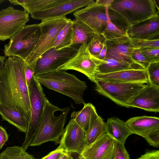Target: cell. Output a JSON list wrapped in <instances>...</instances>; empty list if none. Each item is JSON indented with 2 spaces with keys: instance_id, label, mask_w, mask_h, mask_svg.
Masks as SVG:
<instances>
[{
  "instance_id": "11",
  "label": "cell",
  "mask_w": 159,
  "mask_h": 159,
  "mask_svg": "<svg viewBox=\"0 0 159 159\" xmlns=\"http://www.w3.org/2000/svg\"><path fill=\"white\" fill-rule=\"evenodd\" d=\"M107 6L96 0L81 9L74 12L75 19L89 26L96 33L102 34L107 22Z\"/></svg>"
},
{
  "instance_id": "33",
  "label": "cell",
  "mask_w": 159,
  "mask_h": 159,
  "mask_svg": "<svg viewBox=\"0 0 159 159\" xmlns=\"http://www.w3.org/2000/svg\"><path fill=\"white\" fill-rule=\"evenodd\" d=\"M130 39L135 48L140 49L148 47L159 48V39Z\"/></svg>"
},
{
  "instance_id": "18",
  "label": "cell",
  "mask_w": 159,
  "mask_h": 159,
  "mask_svg": "<svg viewBox=\"0 0 159 159\" xmlns=\"http://www.w3.org/2000/svg\"><path fill=\"white\" fill-rule=\"evenodd\" d=\"M95 79L112 83L148 82L146 69H130L107 74H97Z\"/></svg>"
},
{
  "instance_id": "38",
  "label": "cell",
  "mask_w": 159,
  "mask_h": 159,
  "mask_svg": "<svg viewBox=\"0 0 159 159\" xmlns=\"http://www.w3.org/2000/svg\"><path fill=\"white\" fill-rule=\"evenodd\" d=\"M63 151L57 147L41 159H59Z\"/></svg>"
},
{
  "instance_id": "9",
  "label": "cell",
  "mask_w": 159,
  "mask_h": 159,
  "mask_svg": "<svg viewBox=\"0 0 159 159\" xmlns=\"http://www.w3.org/2000/svg\"><path fill=\"white\" fill-rule=\"evenodd\" d=\"M78 48L72 45L60 50L52 47L47 50L36 61L33 69L34 76L57 70L75 54Z\"/></svg>"
},
{
  "instance_id": "19",
  "label": "cell",
  "mask_w": 159,
  "mask_h": 159,
  "mask_svg": "<svg viewBox=\"0 0 159 159\" xmlns=\"http://www.w3.org/2000/svg\"><path fill=\"white\" fill-rule=\"evenodd\" d=\"M131 107H137L145 111L159 112V87L148 82L133 98Z\"/></svg>"
},
{
  "instance_id": "6",
  "label": "cell",
  "mask_w": 159,
  "mask_h": 159,
  "mask_svg": "<svg viewBox=\"0 0 159 159\" xmlns=\"http://www.w3.org/2000/svg\"><path fill=\"white\" fill-rule=\"evenodd\" d=\"M31 117L25 140L21 147L25 151L33 139L38 130L47 101L42 85L33 75L28 86Z\"/></svg>"
},
{
  "instance_id": "45",
  "label": "cell",
  "mask_w": 159,
  "mask_h": 159,
  "mask_svg": "<svg viewBox=\"0 0 159 159\" xmlns=\"http://www.w3.org/2000/svg\"><path fill=\"white\" fill-rule=\"evenodd\" d=\"M76 159H85V158L81 156L80 155H79V156Z\"/></svg>"
},
{
  "instance_id": "40",
  "label": "cell",
  "mask_w": 159,
  "mask_h": 159,
  "mask_svg": "<svg viewBox=\"0 0 159 159\" xmlns=\"http://www.w3.org/2000/svg\"><path fill=\"white\" fill-rule=\"evenodd\" d=\"M34 72L33 69L27 64L25 72V76L28 87L30 84L32 78L34 75Z\"/></svg>"
},
{
  "instance_id": "16",
  "label": "cell",
  "mask_w": 159,
  "mask_h": 159,
  "mask_svg": "<svg viewBox=\"0 0 159 159\" xmlns=\"http://www.w3.org/2000/svg\"><path fill=\"white\" fill-rule=\"evenodd\" d=\"M115 140L105 133L85 147L79 155L85 159H114Z\"/></svg>"
},
{
  "instance_id": "5",
  "label": "cell",
  "mask_w": 159,
  "mask_h": 159,
  "mask_svg": "<svg viewBox=\"0 0 159 159\" xmlns=\"http://www.w3.org/2000/svg\"><path fill=\"white\" fill-rule=\"evenodd\" d=\"M41 34L39 24L25 25L5 45V56H15L25 61L32 52Z\"/></svg>"
},
{
  "instance_id": "2",
  "label": "cell",
  "mask_w": 159,
  "mask_h": 159,
  "mask_svg": "<svg viewBox=\"0 0 159 159\" xmlns=\"http://www.w3.org/2000/svg\"><path fill=\"white\" fill-rule=\"evenodd\" d=\"M70 108H61L48 100L35 136L29 146H39L49 141L59 143Z\"/></svg>"
},
{
  "instance_id": "30",
  "label": "cell",
  "mask_w": 159,
  "mask_h": 159,
  "mask_svg": "<svg viewBox=\"0 0 159 159\" xmlns=\"http://www.w3.org/2000/svg\"><path fill=\"white\" fill-rule=\"evenodd\" d=\"M106 39L102 34L97 33L88 45L89 51L91 55L94 57L98 56L103 48Z\"/></svg>"
},
{
  "instance_id": "25",
  "label": "cell",
  "mask_w": 159,
  "mask_h": 159,
  "mask_svg": "<svg viewBox=\"0 0 159 159\" xmlns=\"http://www.w3.org/2000/svg\"><path fill=\"white\" fill-rule=\"evenodd\" d=\"M72 21L74 32L72 45L83 43L88 44L97 33L85 24L76 19Z\"/></svg>"
},
{
  "instance_id": "32",
  "label": "cell",
  "mask_w": 159,
  "mask_h": 159,
  "mask_svg": "<svg viewBox=\"0 0 159 159\" xmlns=\"http://www.w3.org/2000/svg\"><path fill=\"white\" fill-rule=\"evenodd\" d=\"M139 49L150 63L159 62V48L148 47Z\"/></svg>"
},
{
  "instance_id": "10",
  "label": "cell",
  "mask_w": 159,
  "mask_h": 159,
  "mask_svg": "<svg viewBox=\"0 0 159 159\" xmlns=\"http://www.w3.org/2000/svg\"><path fill=\"white\" fill-rule=\"evenodd\" d=\"M88 44H81L75 54L67 62L58 68L57 70H74L85 75L91 81L95 82L97 68L99 63L89 52Z\"/></svg>"
},
{
  "instance_id": "21",
  "label": "cell",
  "mask_w": 159,
  "mask_h": 159,
  "mask_svg": "<svg viewBox=\"0 0 159 159\" xmlns=\"http://www.w3.org/2000/svg\"><path fill=\"white\" fill-rule=\"evenodd\" d=\"M105 129L106 133L115 140L124 144L128 137L133 134L125 122L115 117L107 119Z\"/></svg>"
},
{
  "instance_id": "4",
  "label": "cell",
  "mask_w": 159,
  "mask_h": 159,
  "mask_svg": "<svg viewBox=\"0 0 159 159\" xmlns=\"http://www.w3.org/2000/svg\"><path fill=\"white\" fill-rule=\"evenodd\" d=\"M159 0H112L108 7L129 25L159 14Z\"/></svg>"
},
{
  "instance_id": "36",
  "label": "cell",
  "mask_w": 159,
  "mask_h": 159,
  "mask_svg": "<svg viewBox=\"0 0 159 159\" xmlns=\"http://www.w3.org/2000/svg\"><path fill=\"white\" fill-rule=\"evenodd\" d=\"M145 139L150 145L159 148V130L150 134Z\"/></svg>"
},
{
  "instance_id": "34",
  "label": "cell",
  "mask_w": 159,
  "mask_h": 159,
  "mask_svg": "<svg viewBox=\"0 0 159 159\" xmlns=\"http://www.w3.org/2000/svg\"><path fill=\"white\" fill-rule=\"evenodd\" d=\"M114 159H130L129 155L125 147L124 144L116 140Z\"/></svg>"
},
{
  "instance_id": "29",
  "label": "cell",
  "mask_w": 159,
  "mask_h": 159,
  "mask_svg": "<svg viewBox=\"0 0 159 159\" xmlns=\"http://www.w3.org/2000/svg\"><path fill=\"white\" fill-rule=\"evenodd\" d=\"M102 34L106 40L117 39L127 35L126 32L118 28L110 21L109 17L106 26Z\"/></svg>"
},
{
  "instance_id": "35",
  "label": "cell",
  "mask_w": 159,
  "mask_h": 159,
  "mask_svg": "<svg viewBox=\"0 0 159 159\" xmlns=\"http://www.w3.org/2000/svg\"><path fill=\"white\" fill-rule=\"evenodd\" d=\"M132 58L134 61L145 69H146L150 63L138 48L134 49L132 54Z\"/></svg>"
},
{
  "instance_id": "24",
  "label": "cell",
  "mask_w": 159,
  "mask_h": 159,
  "mask_svg": "<svg viewBox=\"0 0 159 159\" xmlns=\"http://www.w3.org/2000/svg\"><path fill=\"white\" fill-rule=\"evenodd\" d=\"M99 61L97 74H107L130 69H145L113 58H105Z\"/></svg>"
},
{
  "instance_id": "15",
  "label": "cell",
  "mask_w": 159,
  "mask_h": 159,
  "mask_svg": "<svg viewBox=\"0 0 159 159\" xmlns=\"http://www.w3.org/2000/svg\"><path fill=\"white\" fill-rule=\"evenodd\" d=\"M105 44L107 47L105 58H113L144 69L133 60L132 54L135 48L127 35L112 40H106Z\"/></svg>"
},
{
  "instance_id": "23",
  "label": "cell",
  "mask_w": 159,
  "mask_h": 159,
  "mask_svg": "<svg viewBox=\"0 0 159 159\" xmlns=\"http://www.w3.org/2000/svg\"><path fill=\"white\" fill-rule=\"evenodd\" d=\"M0 115L3 120L15 127L20 131L26 133L29 121L17 110L0 105Z\"/></svg>"
},
{
  "instance_id": "7",
  "label": "cell",
  "mask_w": 159,
  "mask_h": 159,
  "mask_svg": "<svg viewBox=\"0 0 159 159\" xmlns=\"http://www.w3.org/2000/svg\"><path fill=\"white\" fill-rule=\"evenodd\" d=\"M70 20L65 16L43 20L39 24L41 30L40 37L34 48L25 61L31 68L33 69L40 56L53 47L58 34Z\"/></svg>"
},
{
  "instance_id": "39",
  "label": "cell",
  "mask_w": 159,
  "mask_h": 159,
  "mask_svg": "<svg viewBox=\"0 0 159 159\" xmlns=\"http://www.w3.org/2000/svg\"><path fill=\"white\" fill-rule=\"evenodd\" d=\"M8 135L6 130L0 125V150L4 143L8 140Z\"/></svg>"
},
{
  "instance_id": "44",
  "label": "cell",
  "mask_w": 159,
  "mask_h": 159,
  "mask_svg": "<svg viewBox=\"0 0 159 159\" xmlns=\"http://www.w3.org/2000/svg\"><path fill=\"white\" fill-rule=\"evenodd\" d=\"M6 59V56L0 55V72L3 67Z\"/></svg>"
},
{
  "instance_id": "3",
  "label": "cell",
  "mask_w": 159,
  "mask_h": 159,
  "mask_svg": "<svg viewBox=\"0 0 159 159\" xmlns=\"http://www.w3.org/2000/svg\"><path fill=\"white\" fill-rule=\"evenodd\" d=\"M47 88L69 97L77 104H84V91L87 87L85 81L64 70H57L34 76Z\"/></svg>"
},
{
  "instance_id": "12",
  "label": "cell",
  "mask_w": 159,
  "mask_h": 159,
  "mask_svg": "<svg viewBox=\"0 0 159 159\" xmlns=\"http://www.w3.org/2000/svg\"><path fill=\"white\" fill-rule=\"evenodd\" d=\"M29 20V14L12 6L0 11V40L10 39Z\"/></svg>"
},
{
  "instance_id": "22",
  "label": "cell",
  "mask_w": 159,
  "mask_h": 159,
  "mask_svg": "<svg viewBox=\"0 0 159 159\" xmlns=\"http://www.w3.org/2000/svg\"><path fill=\"white\" fill-rule=\"evenodd\" d=\"M95 107L90 103H85L80 111H74L71 118L82 129L85 134L99 117Z\"/></svg>"
},
{
  "instance_id": "31",
  "label": "cell",
  "mask_w": 159,
  "mask_h": 159,
  "mask_svg": "<svg viewBox=\"0 0 159 159\" xmlns=\"http://www.w3.org/2000/svg\"><path fill=\"white\" fill-rule=\"evenodd\" d=\"M146 70L148 83L152 85L159 87V62L150 63Z\"/></svg>"
},
{
  "instance_id": "20",
  "label": "cell",
  "mask_w": 159,
  "mask_h": 159,
  "mask_svg": "<svg viewBox=\"0 0 159 159\" xmlns=\"http://www.w3.org/2000/svg\"><path fill=\"white\" fill-rule=\"evenodd\" d=\"M126 123L133 134L145 138L150 134L159 130V118L146 116L134 117Z\"/></svg>"
},
{
  "instance_id": "26",
  "label": "cell",
  "mask_w": 159,
  "mask_h": 159,
  "mask_svg": "<svg viewBox=\"0 0 159 159\" xmlns=\"http://www.w3.org/2000/svg\"><path fill=\"white\" fill-rule=\"evenodd\" d=\"M73 36L72 21L70 19L58 34L53 47L60 50L70 47L72 45Z\"/></svg>"
},
{
  "instance_id": "14",
  "label": "cell",
  "mask_w": 159,
  "mask_h": 159,
  "mask_svg": "<svg viewBox=\"0 0 159 159\" xmlns=\"http://www.w3.org/2000/svg\"><path fill=\"white\" fill-rule=\"evenodd\" d=\"M86 146L85 132L71 118L64 129L58 148L65 152L80 155Z\"/></svg>"
},
{
  "instance_id": "37",
  "label": "cell",
  "mask_w": 159,
  "mask_h": 159,
  "mask_svg": "<svg viewBox=\"0 0 159 159\" xmlns=\"http://www.w3.org/2000/svg\"><path fill=\"white\" fill-rule=\"evenodd\" d=\"M137 159H159V151L152 150L146 151L145 153Z\"/></svg>"
},
{
  "instance_id": "1",
  "label": "cell",
  "mask_w": 159,
  "mask_h": 159,
  "mask_svg": "<svg viewBox=\"0 0 159 159\" xmlns=\"http://www.w3.org/2000/svg\"><path fill=\"white\" fill-rule=\"evenodd\" d=\"M26 65L17 57L6 59L0 72V105L17 110L29 123L31 104L25 76Z\"/></svg>"
},
{
  "instance_id": "43",
  "label": "cell",
  "mask_w": 159,
  "mask_h": 159,
  "mask_svg": "<svg viewBox=\"0 0 159 159\" xmlns=\"http://www.w3.org/2000/svg\"><path fill=\"white\" fill-rule=\"evenodd\" d=\"M96 1L99 3L108 6L112 2V0H97Z\"/></svg>"
},
{
  "instance_id": "42",
  "label": "cell",
  "mask_w": 159,
  "mask_h": 159,
  "mask_svg": "<svg viewBox=\"0 0 159 159\" xmlns=\"http://www.w3.org/2000/svg\"><path fill=\"white\" fill-rule=\"evenodd\" d=\"M59 159H73L70 153L63 151Z\"/></svg>"
},
{
  "instance_id": "8",
  "label": "cell",
  "mask_w": 159,
  "mask_h": 159,
  "mask_svg": "<svg viewBox=\"0 0 159 159\" xmlns=\"http://www.w3.org/2000/svg\"><path fill=\"white\" fill-rule=\"evenodd\" d=\"M95 90L120 106L131 108L134 97L145 86L143 83L110 82L95 80Z\"/></svg>"
},
{
  "instance_id": "13",
  "label": "cell",
  "mask_w": 159,
  "mask_h": 159,
  "mask_svg": "<svg viewBox=\"0 0 159 159\" xmlns=\"http://www.w3.org/2000/svg\"><path fill=\"white\" fill-rule=\"evenodd\" d=\"M93 0H60L49 8L33 12L30 14L34 19L41 20L66 16L67 14L86 7L94 2Z\"/></svg>"
},
{
  "instance_id": "28",
  "label": "cell",
  "mask_w": 159,
  "mask_h": 159,
  "mask_svg": "<svg viewBox=\"0 0 159 159\" xmlns=\"http://www.w3.org/2000/svg\"><path fill=\"white\" fill-rule=\"evenodd\" d=\"M0 159H35L21 147L14 146L7 148L0 154Z\"/></svg>"
},
{
  "instance_id": "17",
  "label": "cell",
  "mask_w": 159,
  "mask_h": 159,
  "mask_svg": "<svg viewBox=\"0 0 159 159\" xmlns=\"http://www.w3.org/2000/svg\"><path fill=\"white\" fill-rule=\"evenodd\" d=\"M126 32L130 39H159V14L129 25Z\"/></svg>"
},
{
  "instance_id": "27",
  "label": "cell",
  "mask_w": 159,
  "mask_h": 159,
  "mask_svg": "<svg viewBox=\"0 0 159 159\" xmlns=\"http://www.w3.org/2000/svg\"><path fill=\"white\" fill-rule=\"evenodd\" d=\"M105 124L99 116L85 134L86 146L89 145L106 133Z\"/></svg>"
},
{
  "instance_id": "41",
  "label": "cell",
  "mask_w": 159,
  "mask_h": 159,
  "mask_svg": "<svg viewBox=\"0 0 159 159\" xmlns=\"http://www.w3.org/2000/svg\"><path fill=\"white\" fill-rule=\"evenodd\" d=\"M107 51V47L105 44L102 49L98 56L96 57V58L99 61H101L103 60L105 57Z\"/></svg>"
}]
</instances>
